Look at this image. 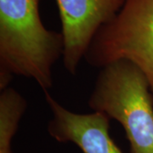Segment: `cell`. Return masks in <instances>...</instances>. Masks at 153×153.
Masks as SVG:
<instances>
[{"mask_svg":"<svg viewBox=\"0 0 153 153\" xmlns=\"http://www.w3.org/2000/svg\"><path fill=\"white\" fill-rule=\"evenodd\" d=\"M40 0H0V90L14 76L37 83L44 93L54 86L53 68L62 58L61 33L44 27Z\"/></svg>","mask_w":153,"mask_h":153,"instance_id":"1","label":"cell"},{"mask_svg":"<svg viewBox=\"0 0 153 153\" xmlns=\"http://www.w3.org/2000/svg\"><path fill=\"white\" fill-rule=\"evenodd\" d=\"M88 103L120 123L130 153H153V94L134 63L122 60L100 68Z\"/></svg>","mask_w":153,"mask_h":153,"instance_id":"2","label":"cell"},{"mask_svg":"<svg viewBox=\"0 0 153 153\" xmlns=\"http://www.w3.org/2000/svg\"><path fill=\"white\" fill-rule=\"evenodd\" d=\"M84 60L100 69L130 61L146 75L153 94V0H125L94 35Z\"/></svg>","mask_w":153,"mask_h":153,"instance_id":"3","label":"cell"},{"mask_svg":"<svg viewBox=\"0 0 153 153\" xmlns=\"http://www.w3.org/2000/svg\"><path fill=\"white\" fill-rule=\"evenodd\" d=\"M64 38L63 66L75 75L94 35L120 10L125 0H55Z\"/></svg>","mask_w":153,"mask_h":153,"instance_id":"4","label":"cell"},{"mask_svg":"<svg viewBox=\"0 0 153 153\" xmlns=\"http://www.w3.org/2000/svg\"><path fill=\"white\" fill-rule=\"evenodd\" d=\"M52 117L47 130L60 143H72L82 153H123L109 134L110 118L100 111L76 113L59 103L49 92L44 93Z\"/></svg>","mask_w":153,"mask_h":153,"instance_id":"5","label":"cell"},{"mask_svg":"<svg viewBox=\"0 0 153 153\" xmlns=\"http://www.w3.org/2000/svg\"><path fill=\"white\" fill-rule=\"evenodd\" d=\"M27 108V101L12 87L0 93V153H13L12 141Z\"/></svg>","mask_w":153,"mask_h":153,"instance_id":"6","label":"cell"}]
</instances>
